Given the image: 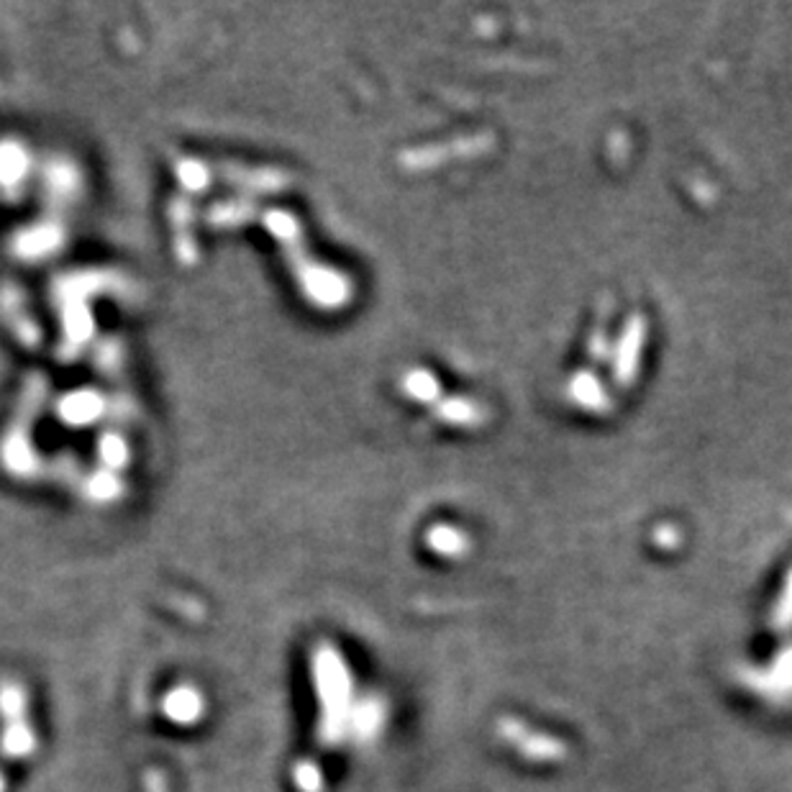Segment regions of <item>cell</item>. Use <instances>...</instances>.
I'll return each instance as SVG.
<instances>
[{"label": "cell", "instance_id": "cell-5", "mask_svg": "<svg viewBox=\"0 0 792 792\" xmlns=\"http://www.w3.org/2000/svg\"><path fill=\"white\" fill-rule=\"evenodd\" d=\"M408 385H410V395H416V398L421 400H434L439 395V385L437 379H434L429 372H416V375L408 377Z\"/></svg>", "mask_w": 792, "mask_h": 792}, {"label": "cell", "instance_id": "cell-1", "mask_svg": "<svg viewBox=\"0 0 792 792\" xmlns=\"http://www.w3.org/2000/svg\"><path fill=\"white\" fill-rule=\"evenodd\" d=\"M641 342H644V323L633 319L621 342V350L616 354V377L621 379V383H631L633 375H636Z\"/></svg>", "mask_w": 792, "mask_h": 792}, {"label": "cell", "instance_id": "cell-3", "mask_svg": "<svg viewBox=\"0 0 792 792\" xmlns=\"http://www.w3.org/2000/svg\"><path fill=\"white\" fill-rule=\"evenodd\" d=\"M439 414L443 418H449V421H457V424H474L480 418L478 408H474L472 403H464V400L443 403V406L439 408Z\"/></svg>", "mask_w": 792, "mask_h": 792}, {"label": "cell", "instance_id": "cell-2", "mask_svg": "<svg viewBox=\"0 0 792 792\" xmlns=\"http://www.w3.org/2000/svg\"><path fill=\"white\" fill-rule=\"evenodd\" d=\"M429 544L441 554H457L464 549V538L454 528H434L429 536Z\"/></svg>", "mask_w": 792, "mask_h": 792}, {"label": "cell", "instance_id": "cell-4", "mask_svg": "<svg viewBox=\"0 0 792 792\" xmlns=\"http://www.w3.org/2000/svg\"><path fill=\"white\" fill-rule=\"evenodd\" d=\"M572 395H575V400L582 403L585 408H596L598 403L603 400V398H600V387L596 385V379H590L588 375H580L575 379Z\"/></svg>", "mask_w": 792, "mask_h": 792}]
</instances>
